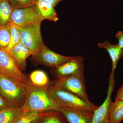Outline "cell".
<instances>
[{"instance_id":"8fae6325","label":"cell","mask_w":123,"mask_h":123,"mask_svg":"<svg viewBox=\"0 0 123 123\" xmlns=\"http://www.w3.org/2000/svg\"><path fill=\"white\" fill-rule=\"evenodd\" d=\"M59 111L69 123H91L94 112L70 110L61 106Z\"/></svg>"},{"instance_id":"ac0fdd59","label":"cell","mask_w":123,"mask_h":123,"mask_svg":"<svg viewBox=\"0 0 123 123\" xmlns=\"http://www.w3.org/2000/svg\"><path fill=\"white\" fill-rule=\"evenodd\" d=\"M29 79L31 84L36 86H49V80L48 77L43 70H37L33 71L30 75Z\"/></svg>"},{"instance_id":"7c38bea8","label":"cell","mask_w":123,"mask_h":123,"mask_svg":"<svg viewBox=\"0 0 123 123\" xmlns=\"http://www.w3.org/2000/svg\"><path fill=\"white\" fill-rule=\"evenodd\" d=\"M7 52L13 58L20 70L22 72L25 70L27 59L32 55L29 49L20 42Z\"/></svg>"},{"instance_id":"9a60e30c","label":"cell","mask_w":123,"mask_h":123,"mask_svg":"<svg viewBox=\"0 0 123 123\" xmlns=\"http://www.w3.org/2000/svg\"><path fill=\"white\" fill-rule=\"evenodd\" d=\"M123 120V101L111 102L109 110V123H120Z\"/></svg>"},{"instance_id":"7402d4cb","label":"cell","mask_w":123,"mask_h":123,"mask_svg":"<svg viewBox=\"0 0 123 123\" xmlns=\"http://www.w3.org/2000/svg\"><path fill=\"white\" fill-rule=\"evenodd\" d=\"M13 9L25 8L36 4L38 0H8Z\"/></svg>"},{"instance_id":"9c48e42d","label":"cell","mask_w":123,"mask_h":123,"mask_svg":"<svg viewBox=\"0 0 123 123\" xmlns=\"http://www.w3.org/2000/svg\"><path fill=\"white\" fill-rule=\"evenodd\" d=\"M84 60L80 56H73L72 59L52 68V73L56 78L84 73Z\"/></svg>"},{"instance_id":"d6986e66","label":"cell","mask_w":123,"mask_h":123,"mask_svg":"<svg viewBox=\"0 0 123 123\" xmlns=\"http://www.w3.org/2000/svg\"><path fill=\"white\" fill-rule=\"evenodd\" d=\"M10 40L8 46L5 49L8 51L13 47L20 42L21 27L12 23L10 22Z\"/></svg>"},{"instance_id":"6da1fadb","label":"cell","mask_w":123,"mask_h":123,"mask_svg":"<svg viewBox=\"0 0 123 123\" xmlns=\"http://www.w3.org/2000/svg\"><path fill=\"white\" fill-rule=\"evenodd\" d=\"M48 87L36 86L31 84L27 85L26 98L21 108L22 112L59 111V106L51 97Z\"/></svg>"},{"instance_id":"e0dca14e","label":"cell","mask_w":123,"mask_h":123,"mask_svg":"<svg viewBox=\"0 0 123 123\" xmlns=\"http://www.w3.org/2000/svg\"><path fill=\"white\" fill-rule=\"evenodd\" d=\"M13 10L8 0H0V25H6L10 22Z\"/></svg>"},{"instance_id":"5bb4252c","label":"cell","mask_w":123,"mask_h":123,"mask_svg":"<svg viewBox=\"0 0 123 123\" xmlns=\"http://www.w3.org/2000/svg\"><path fill=\"white\" fill-rule=\"evenodd\" d=\"M36 5L43 20H47L56 22L59 20L55 7L50 2L47 0H38Z\"/></svg>"},{"instance_id":"4fadbf2b","label":"cell","mask_w":123,"mask_h":123,"mask_svg":"<svg viewBox=\"0 0 123 123\" xmlns=\"http://www.w3.org/2000/svg\"><path fill=\"white\" fill-rule=\"evenodd\" d=\"M98 47L106 49L112 61V69L110 75L115 76V72L119 61L123 55V50L118 44H112L108 41L98 44Z\"/></svg>"},{"instance_id":"484cf974","label":"cell","mask_w":123,"mask_h":123,"mask_svg":"<svg viewBox=\"0 0 123 123\" xmlns=\"http://www.w3.org/2000/svg\"><path fill=\"white\" fill-rule=\"evenodd\" d=\"M6 102L0 94V110L9 107Z\"/></svg>"},{"instance_id":"8992f818","label":"cell","mask_w":123,"mask_h":123,"mask_svg":"<svg viewBox=\"0 0 123 123\" xmlns=\"http://www.w3.org/2000/svg\"><path fill=\"white\" fill-rule=\"evenodd\" d=\"M41 24L36 23L21 27L20 42L29 49L32 55L44 44L41 35Z\"/></svg>"},{"instance_id":"83f0119b","label":"cell","mask_w":123,"mask_h":123,"mask_svg":"<svg viewBox=\"0 0 123 123\" xmlns=\"http://www.w3.org/2000/svg\"></svg>"},{"instance_id":"3957f363","label":"cell","mask_w":123,"mask_h":123,"mask_svg":"<svg viewBox=\"0 0 123 123\" xmlns=\"http://www.w3.org/2000/svg\"><path fill=\"white\" fill-rule=\"evenodd\" d=\"M27 86L0 74V94L9 107L21 109L26 98Z\"/></svg>"},{"instance_id":"30bf717a","label":"cell","mask_w":123,"mask_h":123,"mask_svg":"<svg viewBox=\"0 0 123 123\" xmlns=\"http://www.w3.org/2000/svg\"><path fill=\"white\" fill-rule=\"evenodd\" d=\"M115 84L114 76L110 75L106 98L102 104L99 106L94 112L91 123H109L110 105L112 102L111 96Z\"/></svg>"},{"instance_id":"44dd1931","label":"cell","mask_w":123,"mask_h":123,"mask_svg":"<svg viewBox=\"0 0 123 123\" xmlns=\"http://www.w3.org/2000/svg\"><path fill=\"white\" fill-rule=\"evenodd\" d=\"M41 112L37 111L23 112L14 123H31L41 118Z\"/></svg>"},{"instance_id":"d4e9b609","label":"cell","mask_w":123,"mask_h":123,"mask_svg":"<svg viewBox=\"0 0 123 123\" xmlns=\"http://www.w3.org/2000/svg\"><path fill=\"white\" fill-rule=\"evenodd\" d=\"M115 101H123V85L117 92Z\"/></svg>"},{"instance_id":"7a4b0ae2","label":"cell","mask_w":123,"mask_h":123,"mask_svg":"<svg viewBox=\"0 0 123 123\" xmlns=\"http://www.w3.org/2000/svg\"><path fill=\"white\" fill-rule=\"evenodd\" d=\"M51 97L59 106L70 110L94 112L99 106L86 101L74 93L53 85L49 86Z\"/></svg>"},{"instance_id":"cb8c5ba5","label":"cell","mask_w":123,"mask_h":123,"mask_svg":"<svg viewBox=\"0 0 123 123\" xmlns=\"http://www.w3.org/2000/svg\"><path fill=\"white\" fill-rule=\"evenodd\" d=\"M116 37L118 40V45L123 50V32L119 31L116 35Z\"/></svg>"},{"instance_id":"4316f807","label":"cell","mask_w":123,"mask_h":123,"mask_svg":"<svg viewBox=\"0 0 123 123\" xmlns=\"http://www.w3.org/2000/svg\"><path fill=\"white\" fill-rule=\"evenodd\" d=\"M49 2H50L54 7H55L59 2L62 0H47Z\"/></svg>"},{"instance_id":"52a82bcc","label":"cell","mask_w":123,"mask_h":123,"mask_svg":"<svg viewBox=\"0 0 123 123\" xmlns=\"http://www.w3.org/2000/svg\"><path fill=\"white\" fill-rule=\"evenodd\" d=\"M31 59L37 64L45 65L55 68L72 59L73 56H67L56 53L45 45L39 50L31 55Z\"/></svg>"},{"instance_id":"277c9868","label":"cell","mask_w":123,"mask_h":123,"mask_svg":"<svg viewBox=\"0 0 123 123\" xmlns=\"http://www.w3.org/2000/svg\"><path fill=\"white\" fill-rule=\"evenodd\" d=\"M0 74L27 85L30 80L20 70L13 58L4 49L0 48Z\"/></svg>"},{"instance_id":"ba28073f","label":"cell","mask_w":123,"mask_h":123,"mask_svg":"<svg viewBox=\"0 0 123 123\" xmlns=\"http://www.w3.org/2000/svg\"><path fill=\"white\" fill-rule=\"evenodd\" d=\"M43 21L35 4L28 8L13 10L10 22L22 27Z\"/></svg>"},{"instance_id":"2e32d148","label":"cell","mask_w":123,"mask_h":123,"mask_svg":"<svg viewBox=\"0 0 123 123\" xmlns=\"http://www.w3.org/2000/svg\"><path fill=\"white\" fill-rule=\"evenodd\" d=\"M22 113L21 108L9 107L0 110V123H14Z\"/></svg>"},{"instance_id":"5b68a950","label":"cell","mask_w":123,"mask_h":123,"mask_svg":"<svg viewBox=\"0 0 123 123\" xmlns=\"http://www.w3.org/2000/svg\"><path fill=\"white\" fill-rule=\"evenodd\" d=\"M53 85L69 91L90 102L86 92L84 73L56 78Z\"/></svg>"},{"instance_id":"ffe728a7","label":"cell","mask_w":123,"mask_h":123,"mask_svg":"<svg viewBox=\"0 0 123 123\" xmlns=\"http://www.w3.org/2000/svg\"><path fill=\"white\" fill-rule=\"evenodd\" d=\"M10 40V22L4 25H0V48L6 49L8 46Z\"/></svg>"},{"instance_id":"603a6c76","label":"cell","mask_w":123,"mask_h":123,"mask_svg":"<svg viewBox=\"0 0 123 123\" xmlns=\"http://www.w3.org/2000/svg\"><path fill=\"white\" fill-rule=\"evenodd\" d=\"M60 113L59 111H55L53 113L45 118L43 123H63L62 119L59 116Z\"/></svg>"}]
</instances>
